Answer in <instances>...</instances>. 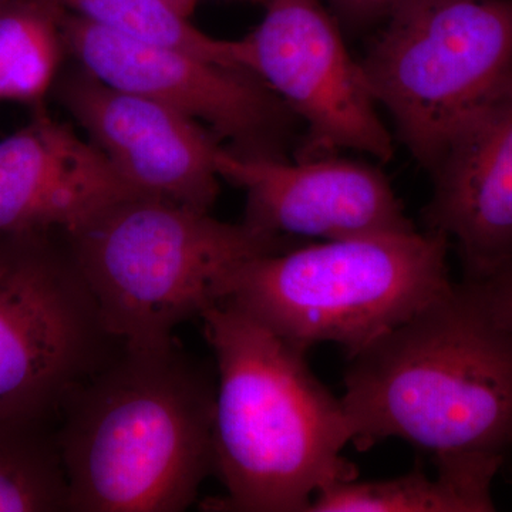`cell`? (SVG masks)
I'll return each instance as SVG.
<instances>
[{
	"label": "cell",
	"mask_w": 512,
	"mask_h": 512,
	"mask_svg": "<svg viewBox=\"0 0 512 512\" xmlns=\"http://www.w3.org/2000/svg\"><path fill=\"white\" fill-rule=\"evenodd\" d=\"M352 444L402 439L450 457L512 448V335L453 282L412 318L348 357Z\"/></svg>",
	"instance_id": "1"
},
{
	"label": "cell",
	"mask_w": 512,
	"mask_h": 512,
	"mask_svg": "<svg viewBox=\"0 0 512 512\" xmlns=\"http://www.w3.org/2000/svg\"><path fill=\"white\" fill-rule=\"evenodd\" d=\"M215 397L177 346H123L60 409L69 511L187 510L214 471Z\"/></svg>",
	"instance_id": "2"
},
{
	"label": "cell",
	"mask_w": 512,
	"mask_h": 512,
	"mask_svg": "<svg viewBox=\"0 0 512 512\" xmlns=\"http://www.w3.org/2000/svg\"><path fill=\"white\" fill-rule=\"evenodd\" d=\"M200 316L220 373L214 471L228 495L214 510L308 512L320 491L357 478L342 456L352 443L342 399L316 379L306 353L231 303Z\"/></svg>",
	"instance_id": "3"
},
{
	"label": "cell",
	"mask_w": 512,
	"mask_h": 512,
	"mask_svg": "<svg viewBox=\"0 0 512 512\" xmlns=\"http://www.w3.org/2000/svg\"><path fill=\"white\" fill-rule=\"evenodd\" d=\"M104 328L127 349L175 345L174 329L220 299L225 276L298 239L160 198H127L62 232Z\"/></svg>",
	"instance_id": "4"
},
{
	"label": "cell",
	"mask_w": 512,
	"mask_h": 512,
	"mask_svg": "<svg viewBox=\"0 0 512 512\" xmlns=\"http://www.w3.org/2000/svg\"><path fill=\"white\" fill-rule=\"evenodd\" d=\"M448 245L443 234L417 229L301 244L235 266L218 302L293 349L330 342L352 357L450 288Z\"/></svg>",
	"instance_id": "5"
},
{
	"label": "cell",
	"mask_w": 512,
	"mask_h": 512,
	"mask_svg": "<svg viewBox=\"0 0 512 512\" xmlns=\"http://www.w3.org/2000/svg\"><path fill=\"white\" fill-rule=\"evenodd\" d=\"M360 64L430 173L468 117L512 82V0H397Z\"/></svg>",
	"instance_id": "6"
},
{
	"label": "cell",
	"mask_w": 512,
	"mask_h": 512,
	"mask_svg": "<svg viewBox=\"0 0 512 512\" xmlns=\"http://www.w3.org/2000/svg\"><path fill=\"white\" fill-rule=\"evenodd\" d=\"M55 232L0 235V419L57 416L120 343Z\"/></svg>",
	"instance_id": "7"
},
{
	"label": "cell",
	"mask_w": 512,
	"mask_h": 512,
	"mask_svg": "<svg viewBox=\"0 0 512 512\" xmlns=\"http://www.w3.org/2000/svg\"><path fill=\"white\" fill-rule=\"evenodd\" d=\"M239 64L282 100L305 127L296 160L350 150L392 160L393 137L343 29L323 0H268Z\"/></svg>",
	"instance_id": "8"
},
{
	"label": "cell",
	"mask_w": 512,
	"mask_h": 512,
	"mask_svg": "<svg viewBox=\"0 0 512 512\" xmlns=\"http://www.w3.org/2000/svg\"><path fill=\"white\" fill-rule=\"evenodd\" d=\"M66 52L97 80L164 104L239 156L285 158L301 126L254 74L177 47L119 35L64 10Z\"/></svg>",
	"instance_id": "9"
},
{
	"label": "cell",
	"mask_w": 512,
	"mask_h": 512,
	"mask_svg": "<svg viewBox=\"0 0 512 512\" xmlns=\"http://www.w3.org/2000/svg\"><path fill=\"white\" fill-rule=\"evenodd\" d=\"M53 89L138 194L210 212L220 194L221 146L207 127L84 69L60 77Z\"/></svg>",
	"instance_id": "10"
},
{
	"label": "cell",
	"mask_w": 512,
	"mask_h": 512,
	"mask_svg": "<svg viewBox=\"0 0 512 512\" xmlns=\"http://www.w3.org/2000/svg\"><path fill=\"white\" fill-rule=\"evenodd\" d=\"M221 178L247 194L245 222L293 239L336 241L416 231L386 175L336 156L295 160L217 154Z\"/></svg>",
	"instance_id": "11"
},
{
	"label": "cell",
	"mask_w": 512,
	"mask_h": 512,
	"mask_svg": "<svg viewBox=\"0 0 512 512\" xmlns=\"http://www.w3.org/2000/svg\"><path fill=\"white\" fill-rule=\"evenodd\" d=\"M429 174L424 225L456 244L464 279L512 264V82L468 117Z\"/></svg>",
	"instance_id": "12"
},
{
	"label": "cell",
	"mask_w": 512,
	"mask_h": 512,
	"mask_svg": "<svg viewBox=\"0 0 512 512\" xmlns=\"http://www.w3.org/2000/svg\"><path fill=\"white\" fill-rule=\"evenodd\" d=\"M137 195L99 147L42 107L0 141V235L73 231Z\"/></svg>",
	"instance_id": "13"
},
{
	"label": "cell",
	"mask_w": 512,
	"mask_h": 512,
	"mask_svg": "<svg viewBox=\"0 0 512 512\" xmlns=\"http://www.w3.org/2000/svg\"><path fill=\"white\" fill-rule=\"evenodd\" d=\"M503 458L436 460L437 476L412 471L390 480L340 481L320 491L308 512H488L495 511L493 481Z\"/></svg>",
	"instance_id": "14"
},
{
	"label": "cell",
	"mask_w": 512,
	"mask_h": 512,
	"mask_svg": "<svg viewBox=\"0 0 512 512\" xmlns=\"http://www.w3.org/2000/svg\"><path fill=\"white\" fill-rule=\"evenodd\" d=\"M64 9L50 0H0V101L40 106L59 79Z\"/></svg>",
	"instance_id": "15"
},
{
	"label": "cell",
	"mask_w": 512,
	"mask_h": 512,
	"mask_svg": "<svg viewBox=\"0 0 512 512\" xmlns=\"http://www.w3.org/2000/svg\"><path fill=\"white\" fill-rule=\"evenodd\" d=\"M69 511V483L50 419H0V512Z\"/></svg>",
	"instance_id": "16"
},
{
	"label": "cell",
	"mask_w": 512,
	"mask_h": 512,
	"mask_svg": "<svg viewBox=\"0 0 512 512\" xmlns=\"http://www.w3.org/2000/svg\"><path fill=\"white\" fill-rule=\"evenodd\" d=\"M93 25L133 37L187 50L232 69L238 62L237 40L215 39L195 28L187 16L165 0H50ZM245 72V70H244Z\"/></svg>",
	"instance_id": "17"
},
{
	"label": "cell",
	"mask_w": 512,
	"mask_h": 512,
	"mask_svg": "<svg viewBox=\"0 0 512 512\" xmlns=\"http://www.w3.org/2000/svg\"><path fill=\"white\" fill-rule=\"evenodd\" d=\"M478 305L512 335V264L480 279H463Z\"/></svg>",
	"instance_id": "18"
},
{
	"label": "cell",
	"mask_w": 512,
	"mask_h": 512,
	"mask_svg": "<svg viewBox=\"0 0 512 512\" xmlns=\"http://www.w3.org/2000/svg\"><path fill=\"white\" fill-rule=\"evenodd\" d=\"M348 33H363L382 25L397 0H323Z\"/></svg>",
	"instance_id": "19"
},
{
	"label": "cell",
	"mask_w": 512,
	"mask_h": 512,
	"mask_svg": "<svg viewBox=\"0 0 512 512\" xmlns=\"http://www.w3.org/2000/svg\"><path fill=\"white\" fill-rule=\"evenodd\" d=\"M170 3L173 8L177 9L178 12L183 13L184 16H190L194 12L195 2L197 0H165Z\"/></svg>",
	"instance_id": "20"
},
{
	"label": "cell",
	"mask_w": 512,
	"mask_h": 512,
	"mask_svg": "<svg viewBox=\"0 0 512 512\" xmlns=\"http://www.w3.org/2000/svg\"><path fill=\"white\" fill-rule=\"evenodd\" d=\"M247 2L266 3V2H268V0H247Z\"/></svg>",
	"instance_id": "21"
}]
</instances>
